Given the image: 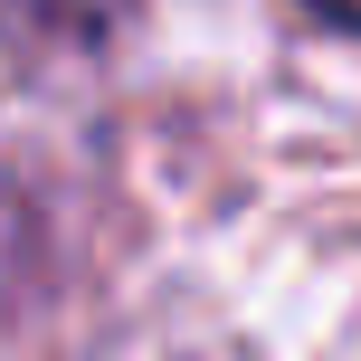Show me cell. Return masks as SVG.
<instances>
[{"mask_svg":"<svg viewBox=\"0 0 361 361\" xmlns=\"http://www.w3.org/2000/svg\"><path fill=\"white\" fill-rule=\"evenodd\" d=\"M324 19H343V29H361V0H314Z\"/></svg>","mask_w":361,"mask_h":361,"instance_id":"1","label":"cell"}]
</instances>
